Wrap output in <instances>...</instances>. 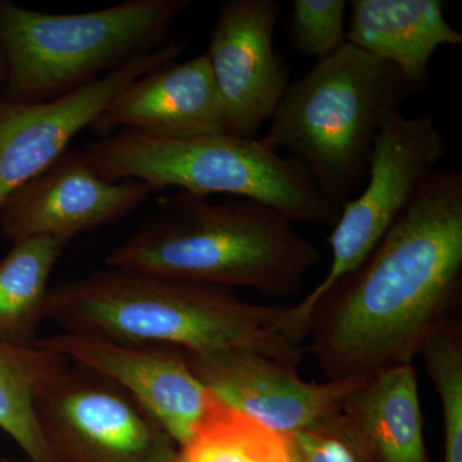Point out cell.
Masks as SVG:
<instances>
[{
	"mask_svg": "<svg viewBox=\"0 0 462 462\" xmlns=\"http://www.w3.org/2000/svg\"><path fill=\"white\" fill-rule=\"evenodd\" d=\"M461 291L462 173L438 167L363 264L322 298L309 349L328 380L412 364Z\"/></svg>",
	"mask_w": 462,
	"mask_h": 462,
	"instance_id": "1",
	"label": "cell"
},
{
	"mask_svg": "<svg viewBox=\"0 0 462 462\" xmlns=\"http://www.w3.org/2000/svg\"><path fill=\"white\" fill-rule=\"evenodd\" d=\"M285 311L240 300L233 289L108 267L51 287L45 319L121 343L245 349L297 369L303 349L282 333Z\"/></svg>",
	"mask_w": 462,
	"mask_h": 462,
	"instance_id": "2",
	"label": "cell"
},
{
	"mask_svg": "<svg viewBox=\"0 0 462 462\" xmlns=\"http://www.w3.org/2000/svg\"><path fill=\"white\" fill-rule=\"evenodd\" d=\"M319 249L287 217L254 200L178 190L158 200L133 236L106 263L214 285L247 288L267 296H298Z\"/></svg>",
	"mask_w": 462,
	"mask_h": 462,
	"instance_id": "3",
	"label": "cell"
},
{
	"mask_svg": "<svg viewBox=\"0 0 462 462\" xmlns=\"http://www.w3.org/2000/svg\"><path fill=\"white\" fill-rule=\"evenodd\" d=\"M410 96L396 67L346 42L291 81L261 141L302 163L342 211L366 179L380 130Z\"/></svg>",
	"mask_w": 462,
	"mask_h": 462,
	"instance_id": "4",
	"label": "cell"
},
{
	"mask_svg": "<svg viewBox=\"0 0 462 462\" xmlns=\"http://www.w3.org/2000/svg\"><path fill=\"white\" fill-rule=\"evenodd\" d=\"M81 152L102 178L144 182L152 191L175 188L197 196L227 194L270 207L294 225L333 226L340 214L302 163L261 139L217 134L163 141L124 130Z\"/></svg>",
	"mask_w": 462,
	"mask_h": 462,
	"instance_id": "5",
	"label": "cell"
},
{
	"mask_svg": "<svg viewBox=\"0 0 462 462\" xmlns=\"http://www.w3.org/2000/svg\"><path fill=\"white\" fill-rule=\"evenodd\" d=\"M191 0H126L83 12L47 14L0 0L2 97L50 102L169 42Z\"/></svg>",
	"mask_w": 462,
	"mask_h": 462,
	"instance_id": "6",
	"label": "cell"
},
{
	"mask_svg": "<svg viewBox=\"0 0 462 462\" xmlns=\"http://www.w3.org/2000/svg\"><path fill=\"white\" fill-rule=\"evenodd\" d=\"M446 153L433 116L409 117L401 111L389 118L374 142L365 189L343 206L333 225L329 272L298 305L287 307L282 330L291 343L300 346L309 336L322 298L363 264Z\"/></svg>",
	"mask_w": 462,
	"mask_h": 462,
	"instance_id": "7",
	"label": "cell"
},
{
	"mask_svg": "<svg viewBox=\"0 0 462 462\" xmlns=\"http://www.w3.org/2000/svg\"><path fill=\"white\" fill-rule=\"evenodd\" d=\"M42 436L58 462H172L178 445L129 393L72 364L35 400Z\"/></svg>",
	"mask_w": 462,
	"mask_h": 462,
	"instance_id": "8",
	"label": "cell"
},
{
	"mask_svg": "<svg viewBox=\"0 0 462 462\" xmlns=\"http://www.w3.org/2000/svg\"><path fill=\"white\" fill-rule=\"evenodd\" d=\"M184 48L173 39L50 102L18 103L0 97V207L65 153L76 134L90 127L125 88L158 67L175 62Z\"/></svg>",
	"mask_w": 462,
	"mask_h": 462,
	"instance_id": "9",
	"label": "cell"
},
{
	"mask_svg": "<svg viewBox=\"0 0 462 462\" xmlns=\"http://www.w3.org/2000/svg\"><path fill=\"white\" fill-rule=\"evenodd\" d=\"M276 0H227L205 56L223 105L225 134L254 139L284 98L289 65L273 45Z\"/></svg>",
	"mask_w": 462,
	"mask_h": 462,
	"instance_id": "10",
	"label": "cell"
},
{
	"mask_svg": "<svg viewBox=\"0 0 462 462\" xmlns=\"http://www.w3.org/2000/svg\"><path fill=\"white\" fill-rule=\"evenodd\" d=\"M151 194L144 182L102 178L81 149H71L8 197L0 207V231L12 243L51 236L66 245L126 217Z\"/></svg>",
	"mask_w": 462,
	"mask_h": 462,
	"instance_id": "11",
	"label": "cell"
},
{
	"mask_svg": "<svg viewBox=\"0 0 462 462\" xmlns=\"http://www.w3.org/2000/svg\"><path fill=\"white\" fill-rule=\"evenodd\" d=\"M36 346L107 376L136 401L180 447L208 411L214 394L190 372L184 349L133 345L63 331Z\"/></svg>",
	"mask_w": 462,
	"mask_h": 462,
	"instance_id": "12",
	"label": "cell"
},
{
	"mask_svg": "<svg viewBox=\"0 0 462 462\" xmlns=\"http://www.w3.org/2000/svg\"><path fill=\"white\" fill-rule=\"evenodd\" d=\"M184 355L193 375L221 403L287 437L338 410L366 379L306 382L294 367L245 349Z\"/></svg>",
	"mask_w": 462,
	"mask_h": 462,
	"instance_id": "13",
	"label": "cell"
},
{
	"mask_svg": "<svg viewBox=\"0 0 462 462\" xmlns=\"http://www.w3.org/2000/svg\"><path fill=\"white\" fill-rule=\"evenodd\" d=\"M90 129L99 138L129 130L163 141L225 134L223 105L205 53L136 79Z\"/></svg>",
	"mask_w": 462,
	"mask_h": 462,
	"instance_id": "14",
	"label": "cell"
},
{
	"mask_svg": "<svg viewBox=\"0 0 462 462\" xmlns=\"http://www.w3.org/2000/svg\"><path fill=\"white\" fill-rule=\"evenodd\" d=\"M445 0H352L346 42L391 63L410 93L430 83V60L443 45H462V32L446 20Z\"/></svg>",
	"mask_w": 462,
	"mask_h": 462,
	"instance_id": "15",
	"label": "cell"
},
{
	"mask_svg": "<svg viewBox=\"0 0 462 462\" xmlns=\"http://www.w3.org/2000/svg\"><path fill=\"white\" fill-rule=\"evenodd\" d=\"M346 416L370 462H428L412 364L374 374L346 394Z\"/></svg>",
	"mask_w": 462,
	"mask_h": 462,
	"instance_id": "16",
	"label": "cell"
},
{
	"mask_svg": "<svg viewBox=\"0 0 462 462\" xmlns=\"http://www.w3.org/2000/svg\"><path fill=\"white\" fill-rule=\"evenodd\" d=\"M69 366V358L51 349L0 342V430L29 462H58L36 419L35 400Z\"/></svg>",
	"mask_w": 462,
	"mask_h": 462,
	"instance_id": "17",
	"label": "cell"
},
{
	"mask_svg": "<svg viewBox=\"0 0 462 462\" xmlns=\"http://www.w3.org/2000/svg\"><path fill=\"white\" fill-rule=\"evenodd\" d=\"M65 245L51 236L14 243L0 261V342L33 346L47 311L51 273Z\"/></svg>",
	"mask_w": 462,
	"mask_h": 462,
	"instance_id": "18",
	"label": "cell"
},
{
	"mask_svg": "<svg viewBox=\"0 0 462 462\" xmlns=\"http://www.w3.org/2000/svg\"><path fill=\"white\" fill-rule=\"evenodd\" d=\"M172 462H297L289 437L214 398Z\"/></svg>",
	"mask_w": 462,
	"mask_h": 462,
	"instance_id": "19",
	"label": "cell"
},
{
	"mask_svg": "<svg viewBox=\"0 0 462 462\" xmlns=\"http://www.w3.org/2000/svg\"><path fill=\"white\" fill-rule=\"evenodd\" d=\"M420 357L442 403L445 461L462 462V337L451 318L422 346Z\"/></svg>",
	"mask_w": 462,
	"mask_h": 462,
	"instance_id": "20",
	"label": "cell"
},
{
	"mask_svg": "<svg viewBox=\"0 0 462 462\" xmlns=\"http://www.w3.org/2000/svg\"><path fill=\"white\" fill-rule=\"evenodd\" d=\"M346 0H293L288 16L291 48L300 56L325 60L346 44Z\"/></svg>",
	"mask_w": 462,
	"mask_h": 462,
	"instance_id": "21",
	"label": "cell"
},
{
	"mask_svg": "<svg viewBox=\"0 0 462 462\" xmlns=\"http://www.w3.org/2000/svg\"><path fill=\"white\" fill-rule=\"evenodd\" d=\"M289 439L297 462H370L340 407Z\"/></svg>",
	"mask_w": 462,
	"mask_h": 462,
	"instance_id": "22",
	"label": "cell"
},
{
	"mask_svg": "<svg viewBox=\"0 0 462 462\" xmlns=\"http://www.w3.org/2000/svg\"><path fill=\"white\" fill-rule=\"evenodd\" d=\"M27 462H29V461H27Z\"/></svg>",
	"mask_w": 462,
	"mask_h": 462,
	"instance_id": "23",
	"label": "cell"
}]
</instances>
